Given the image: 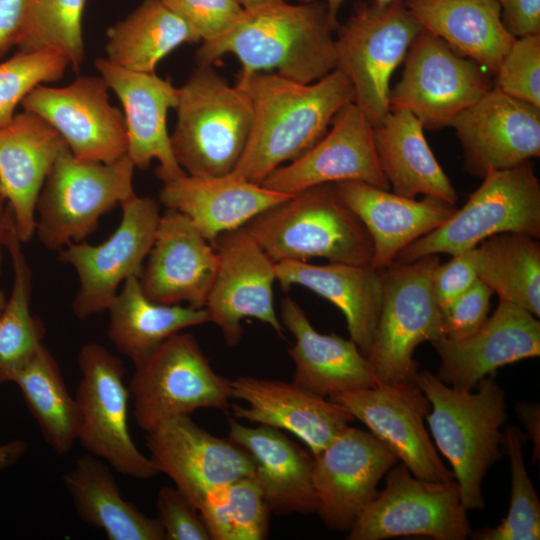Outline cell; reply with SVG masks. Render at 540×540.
Instances as JSON below:
<instances>
[{"label":"cell","mask_w":540,"mask_h":540,"mask_svg":"<svg viewBox=\"0 0 540 540\" xmlns=\"http://www.w3.org/2000/svg\"><path fill=\"white\" fill-rule=\"evenodd\" d=\"M518 418L522 421L527 436L533 441V458L535 464L540 458V408L538 404L518 402L515 406Z\"/></svg>","instance_id":"816d5d0a"},{"label":"cell","mask_w":540,"mask_h":540,"mask_svg":"<svg viewBox=\"0 0 540 540\" xmlns=\"http://www.w3.org/2000/svg\"><path fill=\"white\" fill-rule=\"evenodd\" d=\"M414 381L429 400L426 419L438 449L453 468L462 505L467 511L483 509V478L501 457V428L507 420L504 390L495 374L468 391L446 385L427 370L417 371Z\"/></svg>","instance_id":"3957f363"},{"label":"cell","mask_w":540,"mask_h":540,"mask_svg":"<svg viewBox=\"0 0 540 540\" xmlns=\"http://www.w3.org/2000/svg\"><path fill=\"white\" fill-rule=\"evenodd\" d=\"M330 126L313 147L275 169L261 185L289 195L341 181H360L389 190L375 149L374 126L354 102L341 108Z\"/></svg>","instance_id":"44dd1931"},{"label":"cell","mask_w":540,"mask_h":540,"mask_svg":"<svg viewBox=\"0 0 540 540\" xmlns=\"http://www.w3.org/2000/svg\"><path fill=\"white\" fill-rule=\"evenodd\" d=\"M69 66L61 54L18 51L0 63V126L14 117L16 107L37 86L60 80Z\"/></svg>","instance_id":"7bdbcfd3"},{"label":"cell","mask_w":540,"mask_h":540,"mask_svg":"<svg viewBox=\"0 0 540 540\" xmlns=\"http://www.w3.org/2000/svg\"><path fill=\"white\" fill-rule=\"evenodd\" d=\"M404 2L423 29L494 74L516 39L503 24L497 0Z\"/></svg>","instance_id":"1f68e13d"},{"label":"cell","mask_w":540,"mask_h":540,"mask_svg":"<svg viewBox=\"0 0 540 540\" xmlns=\"http://www.w3.org/2000/svg\"><path fill=\"white\" fill-rule=\"evenodd\" d=\"M386 485L348 531V540H384L426 536L464 540L472 530L455 479L430 481L415 477L404 465L391 468Z\"/></svg>","instance_id":"7c38bea8"},{"label":"cell","mask_w":540,"mask_h":540,"mask_svg":"<svg viewBox=\"0 0 540 540\" xmlns=\"http://www.w3.org/2000/svg\"><path fill=\"white\" fill-rule=\"evenodd\" d=\"M173 154L186 174L231 173L246 148L253 108L247 93L230 85L212 65H198L178 88Z\"/></svg>","instance_id":"5b68a950"},{"label":"cell","mask_w":540,"mask_h":540,"mask_svg":"<svg viewBox=\"0 0 540 540\" xmlns=\"http://www.w3.org/2000/svg\"><path fill=\"white\" fill-rule=\"evenodd\" d=\"M244 10H251L268 4L284 2L287 0H237Z\"/></svg>","instance_id":"11a10c76"},{"label":"cell","mask_w":540,"mask_h":540,"mask_svg":"<svg viewBox=\"0 0 540 540\" xmlns=\"http://www.w3.org/2000/svg\"><path fill=\"white\" fill-rule=\"evenodd\" d=\"M69 148L38 115L23 111L0 126V190L10 208L21 242L35 233L36 204L58 156Z\"/></svg>","instance_id":"484cf974"},{"label":"cell","mask_w":540,"mask_h":540,"mask_svg":"<svg viewBox=\"0 0 540 540\" xmlns=\"http://www.w3.org/2000/svg\"><path fill=\"white\" fill-rule=\"evenodd\" d=\"M217 267V252L190 219L166 209L138 280L153 302L204 308Z\"/></svg>","instance_id":"7402d4cb"},{"label":"cell","mask_w":540,"mask_h":540,"mask_svg":"<svg viewBox=\"0 0 540 540\" xmlns=\"http://www.w3.org/2000/svg\"><path fill=\"white\" fill-rule=\"evenodd\" d=\"M345 0H298V2L301 3H309V2H322L325 4L329 16V20L332 24V26L335 28V30L339 26V22L337 19L339 8L341 7L342 3ZM377 3H387L393 0H374Z\"/></svg>","instance_id":"db71d44e"},{"label":"cell","mask_w":540,"mask_h":540,"mask_svg":"<svg viewBox=\"0 0 540 540\" xmlns=\"http://www.w3.org/2000/svg\"><path fill=\"white\" fill-rule=\"evenodd\" d=\"M27 0H0V57L16 46L21 34Z\"/></svg>","instance_id":"f907efd6"},{"label":"cell","mask_w":540,"mask_h":540,"mask_svg":"<svg viewBox=\"0 0 540 540\" xmlns=\"http://www.w3.org/2000/svg\"><path fill=\"white\" fill-rule=\"evenodd\" d=\"M135 165L127 154L111 163L83 160L66 148L39 194L35 232L48 249L84 241L101 216L133 195Z\"/></svg>","instance_id":"ba28073f"},{"label":"cell","mask_w":540,"mask_h":540,"mask_svg":"<svg viewBox=\"0 0 540 540\" xmlns=\"http://www.w3.org/2000/svg\"><path fill=\"white\" fill-rule=\"evenodd\" d=\"M95 67L123 108L127 155L139 169L159 162L156 176L168 181L185 171L178 164L167 129V115L178 104V88L155 72L143 73L119 67L106 58L95 60Z\"/></svg>","instance_id":"cb8c5ba5"},{"label":"cell","mask_w":540,"mask_h":540,"mask_svg":"<svg viewBox=\"0 0 540 540\" xmlns=\"http://www.w3.org/2000/svg\"><path fill=\"white\" fill-rule=\"evenodd\" d=\"M276 280L284 290L302 286L334 304L346 319L350 339L367 357L381 308L378 270L344 263L282 261L276 263Z\"/></svg>","instance_id":"4dcf8cb0"},{"label":"cell","mask_w":540,"mask_h":540,"mask_svg":"<svg viewBox=\"0 0 540 540\" xmlns=\"http://www.w3.org/2000/svg\"><path fill=\"white\" fill-rule=\"evenodd\" d=\"M229 439L248 452L255 466V479L274 514L317 512L313 486V455H309L281 430L258 424L245 426L228 420Z\"/></svg>","instance_id":"f546056e"},{"label":"cell","mask_w":540,"mask_h":540,"mask_svg":"<svg viewBox=\"0 0 540 540\" xmlns=\"http://www.w3.org/2000/svg\"><path fill=\"white\" fill-rule=\"evenodd\" d=\"M335 31L324 3L278 2L244 10L225 34L202 42L195 59L198 65H212L232 54L241 63L238 78L275 72L312 83L337 67Z\"/></svg>","instance_id":"7a4b0ae2"},{"label":"cell","mask_w":540,"mask_h":540,"mask_svg":"<svg viewBox=\"0 0 540 540\" xmlns=\"http://www.w3.org/2000/svg\"><path fill=\"white\" fill-rule=\"evenodd\" d=\"M441 364L437 378L468 391L505 365L540 355V322L522 307L499 301L493 314L470 336L432 342Z\"/></svg>","instance_id":"603a6c76"},{"label":"cell","mask_w":540,"mask_h":540,"mask_svg":"<svg viewBox=\"0 0 540 540\" xmlns=\"http://www.w3.org/2000/svg\"><path fill=\"white\" fill-rule=\"evenodd\" d=\"M475 260L476 251L472 248L453 255L451 260L435 268L433 291L441 314L478 279Z\"/></svg>","instance_id":"c3c4849f"},{"label":"cell","mask_w":540,"mask_h":540,"mask_svg":"<svg viewBox=\"0 0 540 540\" xmlns=\"http://www.w3.org/2000/svg\"><path fill=\"white\" fill-rule=\"evenodd\" d=\"M137 426L146 433L198 409L226 410L231 380L216 373L197 340L176 333L140 366L128 385Z\"/></svg>","instance_id":"30bf717a"},{"label":"cell","mask_w":540,"mask_h":540,"mask_svg":"<svg viewBox=\"0 0 540 540\" xmlns=\"http://www.w3.org/2000/svg\"><path fill=\"white\" fill-rule=\"evenodd\" d=\"M156 507L166 540H211L200 512L176 487H162Z\"/></svg>","instance_id":"bcb514c9"},{"label":"cell","mask_w":540,"mask_h":540,"mask_svg":"<svg viewBox=\"0 0 540 540\" xmlns=\"http://www.w3.org/2000/svg\"><path fill=\"white\" fill-rule=\"evenodd\" d=\"M281 323L295 338L288 352L295 365L293 382L298 386L329 398L377 383L367 357L351 339L316 331L290 297L282 301Z\"/></svg>","instance_id":"f1b7e54d"},{"label":"cell","mask_w":540,"mask_h":540,"mask_svg":"<svg viewBox=\"0 0 540 540\" xmlns=\"http://www.w3.org/2000/svg\"><path fill=\"white\" fill-rule=\"evenodd\" d=\"M472 176L516 167L540 156V108L489 89L451 123Z\"/></svg>","instance_id":"ffe728a7"},{"label":"cell","mask_w":540,"mask_h":540,"mask_svg":"<svg viewBox=\"0 0 540 540\" xmlns=\"http://www.w3.org/2000/svg\"><path fill=\"white\" fill-rule=\"evenodd\" d=\"M27 450V443L22 440H13L0 445V471L17 463Z\"/></svg>","instance_id":"f5cc1de1"},{"label":"cell","mask_w":540,"mask_h":540,"mask_svg":"<svg viewBox=\"0 0 540 540\" xmlns=\"http://www.w3.org/2000/svg\"><path fill=\"white\" fill-rule=\"evenodd\" d=\"M108 90L101 76H79L66 86H37L21 105L50 124L75 157L111 163L127 153V136Z\"/></svg>","instance_id":"2e32d148"},{"label":"cell","mask_w":540,"mask_h":540,"mask_svg":"<svg viewBox=\"0 0 540 540\" xmlns=\"http://www.w3.org/2000/svg\"><path fill=\"white\" fill-rule=\"evenodd\" d=\"M422 123L410 112L389 110L374 126L380 168L392 192L407 198L433 197L455 205L458 194L436 160Z\"/></svg>","instance_id":"d6a6232c"},{"label":"cell","mask_w":540,"mask_h":540,"mask_svg":"<svg viewBox=\"0 0 540 540\" xmlns=\"http://www.w3.org/2000/svg\"><path fill=\"white\" fill-rule=\"evenodd\" d=\"M3 246L8 250L14 272L11 294L0 313V385L15 375L43 344V323L30 312L32 273L22 252L10 208L2 228Z\"/></svg>","instance_id":"74e56055"},{"label":"cell","mask_w":540,"mask_h":540,"mask_svg":"<svg viewBox=\"0 0 540 540\" xmlns=\"http://www.w3.org/2000/svg\"><path fill=\"white\" fill-rule=\"evenodd\" d=\"M421 30L404 0L358 4L336 29V68L350 80L354 104L373 126L389 112L390 78Z\"/></svg>","instance_id":"9c48e42d"},{"label":"cell","mask_w":540,"mask_h":540,"mask_svg":"<svg viewBox=\"0 0 540 540\" xmlns=\"http://www.w3.org/2000/svg\"><path fill=\"white\" fill-rule=\"evenodd\" d=\"M198 511L211 540H262L268 535L271 512L255 476L212 491Z\"/></svg>","instance_id":"60d3db41"},{"label":"cell","mask_w":540,"mask_h":540,"mask_svg":"<svg viewBox=\"0 0 540 540\" xmlns=\"http://www.w3.org/2000/svg\"><path fill=\"white\" fill-rule=\"evenodd\" d=\"M328 399L363 422L417 478L454 479L424 426L430 403L414 380L342 392Z\"/></svg>","instance_id":"9a60e30c"},{"label":"cell","mask_w":540,"mask_h":540,"mask_svg":"<svg viewBox=\"0 0 540 540\" xmlns=\"http://www.w3.org/2000/svg\"><path fill=\"white\" fill-rule=\"evenodd\" d=\"M313 458L316 513L329 529L347 532L376 497L382 477L399 462L370 431L350 425Z\"/></svg>","instance_id":"ac0fdd59"},{"label":"cell","mask_w":540,"mask_h":540,"mask_svg":"<svg viewBox=\"0 0 540 540\" xmlns=\"http://www.w3.org/2000/svg\"><path fill=\"white\" fill-rule=\"evenodd\" d=\"M492 294L478 278L442 314L444 338L456 341L476 332L488 318Z\"/></svg>","instance_id":"7dc6e473"},{"label":"cell","mask_w":540,"mask_h":540,"mask_svg":"<svg viewBox=\"0 0 540 540\" xmlns=\"http://www.w3.org/2000/svg\"><path fill=\"white\" fill-rule=\"evenodd\" d=\"M467 202L440 227L401 250L394 261L409 263L427 255L475 248L496 234L513 232L540 238V183L530 161L482 177Z\"/></svg>","instance_id":"52a82bcc"},{"label":"cell","mask_w":540,"mask_h":540,"mask_svg":"<svg viewBox=\"0 0 540 540\" xmlns=\"http://www.w3.org/2000/svg\"><path fill=\"white\" fill-rule=\"evenodd\" d=\"M77 362L81 374L74 396L77 441L87 453L122 475L147 480L159 474L129 433L130 393L124 382L123 361L103 345L89 342L80 349Z\"/></svg>","instance_id":"8fae6325"},{"label":"cell","mask_w":540,"mask_h":540,"mask_svg":"<svg viewBox=\"0 0 540 540\" xmlns=\"http://www.w3.org/2000/svg\"><path fill=\"white\" fill-rule=\"evenodd\" d=\"M6 207H7L6 198L3 195L2 191L0 190V270H1L2 247H3L2 228H3V221H4L5 212H6Z\"/></svg>","instance_id":"9f6ffc18"},{"label":"cell","mask_w":540,"mask_h":540,"mask_svg":"<svg viewBox=\"0 0 540 540\" xmlns=\"http://www.w3.org/2000/svg\"><path fill=\"white\" fill-rule=\"evenodd\" d=\"M5 302H6V297L4 293L0 291V313L4 307Z\"/></svg>","instance_id":"6f0895ef"},{"label":"cell","mask_w":540,"mask_h":540,"mask_svg":"<svg viewBox=\"0 0 540 540\" xmlns=\"http://www.w3.org/2000/svg\"><path fill=\"white\" fill-rule=\"evenodd\" d=\"M439 263L438 255H427L409 263L392 261L378 270L381 308L367 355L378 383L414 380L418 371L413 360L416 347L444 338L432 283Z\"/></svg>","instance_id":"8992f818"},{"label":"cell","mask_w":540,"mask_h":540,"mask_svg":"<svg viewBox=\"0 0 540 540\" xmlns=\"http://www.w3.org/2000/svg\"><path fill=\"white\" fill-rule=\"evenodd\" d=\"M340 199L359 218L373 244L371 267L380 270L418 238L444 224L456 211L446 201L407 198L365 182L332 183Z\"/></svg>","instance_id":"4316f807"},{"label":"cell","mask_w":540,"mask_h":540,"mask_svg":"<svg viewBox=\"0 0 540 540\" xmlns=\"http://www.w3.org/2000/svg\"><path fill=\"white\" fill-rule=\"evenodd\" d=\"M236 85L251 100L253 122L243 155L231 173L256 184L313 147L338 111L354 102L352 84L338 68L312 83L257 72L238 78Z\"/></svg>","instance_id":"6da1fadb"},{"label":"cell","mask_w":540,"mask_h":540,"mask_svg":"<svg viewBox=\"0 0 540 540\" xmlns=\"http://www.w3.org/2000/svg\"><path fill=\"white\" fill-rule=\"evenodd\" d=\"M200 37L210 42L225 34L242 16L237 0H162Z\"/></svg>","instance_id":"f6af8a7d"},{"label":"cell","mask_w":540,"mask_h":540,"mask_svg":"<svg viewBox=\"0 0 540 540\" xmlns=\"http://www.w3.org/2000/svg\"><path fill=\"white\" fill-rule=\"evenodd\" d=\"M495 75L499 90L540 108V34L517 37Z\"/></svg>","instance_id":"ee69618b"},{"label":"cell","mask_w":540,"mask_h":540,"mask_svg":"<svg viewBox=\"0 0 540 540\" xmlns=\"http://www.w3.org/2000/svg\"><path fill=\"white\" fill-rule=\"evenodd\" d=\"M503 448L510 460L511 497L507 516L496 527L471 532L475 540H538L540 502L526 471L523 446L527 435L516 426H505Z\"/></svg>","instance_id":"b9f144b4"},{"label":"cell","mask_w":540,"mask_h":540,"mask_svg":"<svg viewBox=\"0 0 540 540\" xmlns=\"http://www.w3.org/2000/svg\"><path fill=\"white\" fill-rule=\"evenodd\" d=\"M231 390L233 399L246 403V406L232 405L235 418L290 432L309 447L313 456L354 420L337 403L293 381L240 376L231 380Z\"/></svg>","instance_id":"d4e9b609"},{"label":"cell","mask_w":540,"mask_h":540,"mask_svg":"<svg viewBox=\"0 0 540 540\" xmlns=\"http://www.w3.org/2000/svg\"><path fill=\"white\" fill-rule=\"evenodd\" d=\"M243 228L275 263L325 258L330 263L372 264L371 237L332 183L293 194Z\"/></svg>","instance_id":"277c9868"},{"label":"cell","mask_w":540,"mask_h":540,"mask_svg":"<svg viewBox=\"0 0 540 540\" xmlns=\"http://www.w3.org/2000/svg\"><path fill=\"white\" fill-rule=\"evenodd\" d=\"M44 440L59 455L77 441L78 409L60 367L42 344L13 379Z\"/></svg>","instance_id":"f35d334b"},{"label":"cell","mask_w":540,"mask_h":540,"mask_svg":"<svg viewBox=\"0 0 540 540\" xmlns=\"http://www.w3.org/2000/svg\"><path fill=\"white\" fill-rule=\"evenodd\" d=\"M107 337L114 348L142 365L172 335L209 322L205 308L164 305L143 293L138 277L123 282L109 307Z\"/></svg>","instance_id":"e575fe53"},{"label":"cell","mask_w":540,"mask_h":540,"mask_svg":"<svg viewBox=\"0 0 540 540\" xmlns=\"http://www.w3.org/2000/svg\"><path fill=\"white\" fill-rule=\"evenodd\" d=\"M292 195L276 192L232 173L199 177L184 174L163 182L159 201L190 219L214 247L218 237L242 228Z\"/></svg>","instance_id":"83f0119b"},{"label":"cell","mask_w":540,"mask_h":540,"mask_svg":"<svg viewBox=\"0 0 540 540\" xmlns=\"http://www.w3.org/2000/svg\"><path fill=\"white\" fill-rule=\"evenodd\" d=\"M214 247L218 267L204 306L209 322L221 330L229 346L240 342L241 322L247 317L282 336L273 303L276 263L243 227L220 235Z\"/></svg>","instance_id":"d6986e66"},{"label":"cell","mask_w":540,"mask_h":540,"mask_svg":"<svg viewBox=\"0 0 540 540\" xmlns=\"http://www.w3.org/2000/svg\"><path fill=\"white\" fill-rule=\"evenodd\" d=\"M63 482L81 520L109 540H165L158 518L145 515L122 496L112 468L100 458L81 455Z\"/></svg>","instance_id":"836d02e7"},{"label":"cell","mask_w":540,"mask_h":540,"mask_svg":"<svg viewBox=\"0 0 540 540\" xmlns=\"http://www.w3.org/2000/svg\"><path fill=\"white\" fill-rule=\"evenodd\" d=\"M506 29L514 37L540 34V0H497Z\"/></svg>","instance_id":"681fc988"},{"label":"cell","mask_w":540,"mask_h":540,"mask_svg":"<svg viewBox=\"0 0 540 540\" xmlns=\"http://www.w3.org/2000/svg\"><path fill=\"white\" fill-rule=\"evenodd\" d=\"M121 221L101 244L70 243L59 250V261L71 265L80 282L72 303L79 319L107 310L118 288L129 277H139L153 245L160 205L135 193L120 203Z\"/></svg>","instance_id":"4fadbf2b"},{"label":"cell","mask_w":540,"mask_h":540,"mask_svg":"<svg viewBox=\"0 0 540 540\" xmlns=\"http://www.w3.org/2000/svg\"><path fill=\"white\" fill-rule=\"evenodd\" d=\"M200 41L198 34L162 0H143L107 30L106 59L127 70L152 73L177 47Z\"/></svg>","instance_id":"d590c367"},{"label":"cell","mask_w":540,"mask_h":540,"mask_svg":"<svg viewBox=\"0 0 540 540\" xmlns=\"http://www.w3.org/2000/svg\"><path fill=\"white\" fill-rule=\"evenodd\" d=\"M87 0H27L18 51H54L76 72L85 58L83 15Z\"/></svg>","instance_id":"ab89813d"},{"label":"cell","mask_w":540,"mask_h":540,"mask_svg":"<svg viewBox=\"0 0 540 540\" xmlns=\"http://www.w3.org/2000/svg\"><path fill=\"white\" fill-rule=\"evenodd\" d=\"M478 278L499 300L540 316V243L533 236L506 232L475 247Z\"/></svg>","instance_id":"8d00e7d4"},{"label":"cell","mask_w":540,"mask_h":540,"mask_svg":"<svg viewBox=\"0 0 540 540\" xmlns=\"http://www.w3.org/2000/svg\"><path fill=\"white\" fill-rule=\"evenodd\" d=\"M400 81L390 90V110L413 114L429 129L450 126L491 89L482 67L422 28L406 56Z\"/></svg>","instance_id":"5bb4252c"},{"label":"cell","mask_w":540,"mask_h":540,"mask_svg":"<svg viewBox=\"0 0 540 540\" xmlns=\"http://www.w3.org/2000/svg\"><path fill=\"white\" fill-rule=\"evenodd\" d=\"M146 446L158 472L197 509L212 491L255 476L247 451L229 438L212 435L190 415L171 418L147 432Z\"/></svg>","instance_id":"e0dca14e"}]
</instances>
